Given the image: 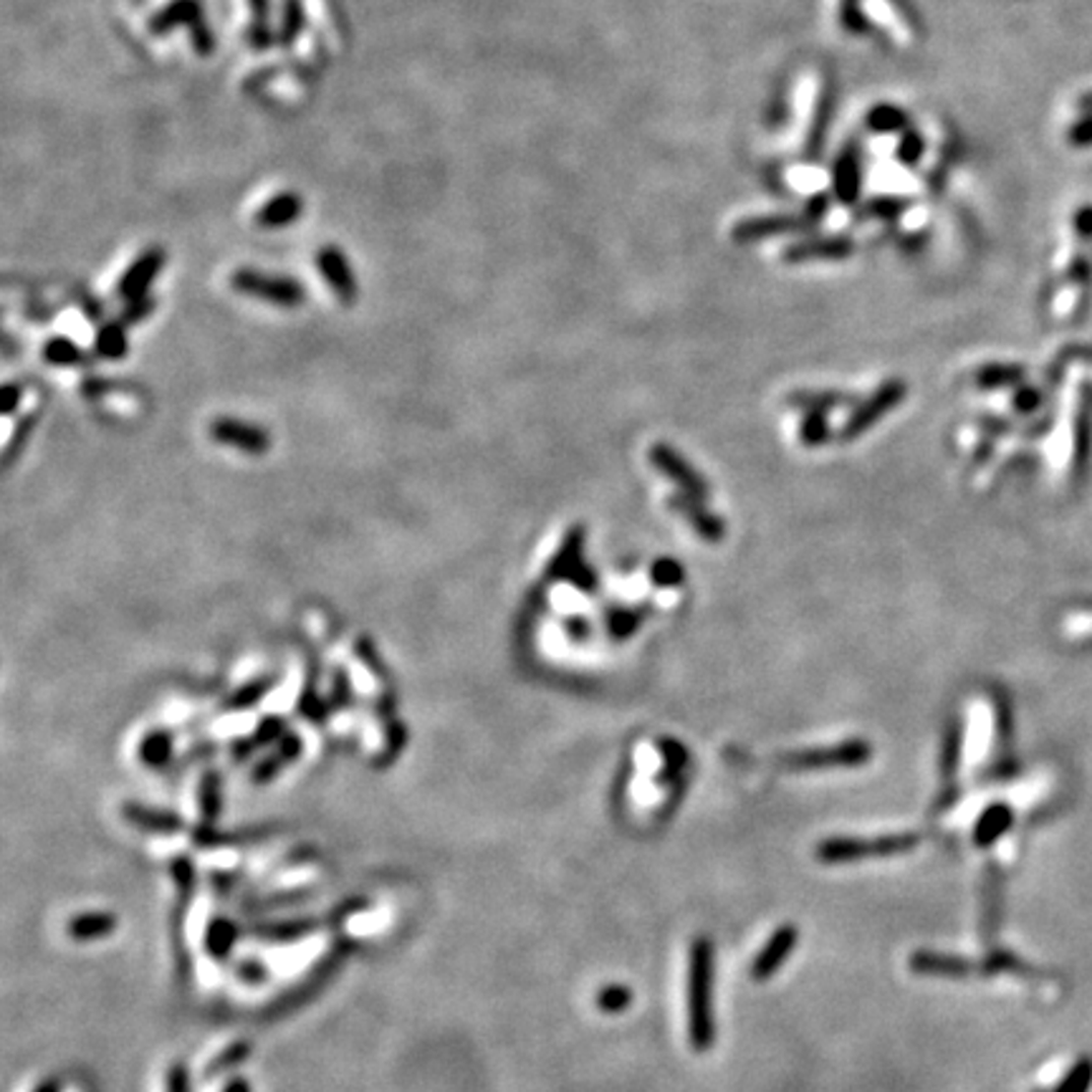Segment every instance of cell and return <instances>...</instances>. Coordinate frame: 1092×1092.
<instances>
[{
	"label": "cell",
	"mask_w": 1092,
	"mask_h": 1092,
	"mask_svg": "<svg viewBox=\"0 0 1092 1092\" xmlns=\"http://www.w3.org/2000/svg\"><path fill=\"white\" fill-rule=\"evenodd\" d=\"M711 981L713 954L708 941H698L691 954V1042L696 1049L711 1047L713 1017H711Z\"/></svg>",
	"instance_id": "6da1fadb"
},
{
	"label": "cell",
	"mask_w": 1092,
	"mask_h": 1092,
	"mask_svg": "<svg viewBox=\"0 0 1092 1092\" xmlns=\"http://www.w3.org/2000/svg\"><path fill=\"white\" fill-rule=\"evenodd\" d=\"M231 286L238 294H246V297L263 299V302H271L276 307L294 309L307 299V288L292 276H276V273H263L256 268H238L231 276Z\"/></svg>",
	"instance_id": "7a4b0ae2"
},
{
	"label": "cell",
	"mask_w": 1092,
	"mask_h": 1092,
	"mask_svg": "<svg viewBox=\"0 0 1092 1092\" xmlns=\"http://www.w3.org/2000/svg\"><path fill=\"white\" fill-rule=\"evenodd\" d=\"M915 845V837H880V840H830L820 847V857L825 862L862 860V857L895 855Z\"/></svg>",
	"instance_id": "3957f363"
},
{
	"label": "cell",
	"mask_w": 1092,
	"mask_h": 1092,
	"mask_svg": "<svg viewBox=\"0 0 1092 1092\" xmlns=\"http://www.w3.org/2000/svg\"><path fill=\"white\" fill-rule=\"evenodd\" d=\"M210 438L246 455H263L271 448V436H268L266 428L238 421V417H215L210 423Z\"/></svg>",
	"instance_id": "277c9868"
},
{
	"label": "cell",
	"mask_w": 1092,
	"mask_h": 1092,
	"mask_svg": "<svg viewBox=\"0 0 1092 1092\" xmlns=\"http://www.w3.org/2000/svg\"><path fill=\"white\" fill-rule=\"evenodd\" d=\"M165 268V251L163 248H147L134 258L132 266L122 273L117 283V297L122 302H137L144 299L149 292V283L157 278V273Z\"/></svg>",
	"instance_id": "5b68a950"
},
{
	"label": "cell",
	"mask_w": 1092,
	"mask_h": 1092,
	"mask_svg": "<svg viewBox=\"0 0 1092 1092\" xmlns=\"http://www.w3.org/2000/svg\"><path fill=\"white\" fill-rule=\"evenodd\" d=\"M317 268L327 278L329 288L336 294V299L344 304H351L357 299V278L351 271L349 261L336 246H327L317 253Z\"/></svg>",
	"instance_id": "8992f818"
},
{
	"label": "cell",
	"mask_w": 1092,
	"mask_h": 1092,
	"mask_svg": "<svg viewBox=\"0 0 1092 1092\" xmlns=\"http://www.w3.org/2000/svg\"><path fill=\"white\" fill-rule=\"evenodd\" d=\"M304 213V200L302 195L292 193H276L273 198H268L261 208L256 210L253 220L258 228H268V231H276V228L292 226L294 220H299V215Z\"/></svg>",
	"instance_id": "52a82bcc"
},
{
	"label": "cell",
	"mask_w": 1092,
	"mask_h": 1092,
	"mask_svg": "<svg viewBox=\"0 0 1092 1092\" xmlns=\"http://www.w3.org/2000/svg\"><path fill=\"white\" fill-rule=\"evenodd\" d=\"M794 944H796L794 925H781V928L771 936L769 944L764 946L762 954L757 956V961H754V969H752L754 979H759V981L769 979V976L774 974L781 964H784V959L791 954Z\"/></svg>",
	"instance_id": "ba28073f"
},
{
	"label": "cell",
	"mask_w": 1092,
	"mask_h": 1092,
	"mask_svg": "<svg viewBox=\"0 0 1092 1092\" xmlns=\"http://www.w3.org/2000/svg\"><path fill=\"white\" fill-rule=\"evenodd\" d=\"M200 20H203V8H200L198 0H173V3H168L163 10H157V13L149 18V30H152L154 36H163L170 34L173 28H178V25L193 28Z\"/></svg>",
	"instance_id": "9c48e42d"
},
{
	"label": "cell",
	"mask_w": 1092,
	"mask_h": 1092,
	"mask_svg": "<svg viewBox=\"0 0 1092 1092\" xmlns=\"http://www.w3.org/2000/svg\"><path fill=\"white\" fill-rule=\"evenodd\" d=\"M41 357L54 367H81L89 362V355H86L74 339H69V336H51V339H46Z\"/></svg>",
	"instance_id": "30bf717a"
},
{
	"label": "cell",
	"mask_w": 1092,
	"mask_h": 1092,
	"mask_svg": "<svg viewBox=\"0 0 1092 1092\" xmlns=\"http://www.w3.org/2000/svg\"><path fill=\"white\" fill-rule=\"evenodd\" d=\"M127 349V324L122 319L102 324L94 339V355L102 360H122Z\"/></svg>",
	"instance_id": "8fae6325"
},
{
	"label": "cell",
	"mask_w": 1092,
	"mask_h": 1092,
	"mask_svg": "<svg viewBox=\"0 0 1092 1092\" xmlns=\"http://www.w3.org/2000/svg\"><path fill=\"white\" fill-rule=\"evenodd\" d=\"M304 25H307V13H304L302 0H283L281 28H278V34H276L278 44L292 46L294 41L302 36Z\"/></svg>",
	"instance_id": "7c38bea8"
},
{
	"label": "cell",
	"mask_w": 1092,
	"mask_h": 1092,
	"mask_svg": "<svg viewBox=\"0 0 1092 1092\" xmlns=\"http://www.w3.org/2000/svg\"><path fill=\"white\" fill-rule=\"evenodd\" d=\"M173 754V736L165 731H152L144 736L142 747H139V757L147 764H165Z\"/></svg>",
	"instance_id": "4fadbf2b"
},
{
	"label": "cell",
	"mask_w": 1092,
	"mask_h": 1092,
	"mask_svg": "<svg viewBox=\"0 0 1092 1092\" xmlns=\"http://www.w3.org/2000/svg\"><path fill=\"white\" fill-rule=\"evenodd\" d=\"M276 683V678L268 676V678H258V681L248 683V686L238 688L236 693H233L231 698H228V706L231 708H251L256 706L258 701H263V696H266L268 691H271V686Z\"/></svg>",
	"instance_id": "5bb4252c"
},
{
	"label": "cell",
	"mask_w": 1092,
	"mask_h": 1092,
	"mask_svg": "<svg viewBox=\"0 0 1092 1092\" xmlns=\"http://www.w3.org/2000/svg\"><path fill=\"white\" fill-rule=\"evenodd\" d=\"M299 749H302V742H299L297 736H286L281 742V747H278V752L273 754L271 759H266V762L258 764V771L256 776L258 779H268V776L273 774V771H278V766H281V762H292V759H297Z\"/></svg>",
	"instance_id": "9a60e30c"
},
{
	"label": "cell",
	"mask_w": 1092,
	"mask_h": 1092,
	"mask_svg": "<svg viewBox=\"0 0 1092 1092\" xmlns=\"http://www.w3.org/2000/svg\"><path fill=\"white\" fill-rule=\"evenodd\" d=\"M1092 1083V1059H1080L1073 1073L1063 1080L1057 1092H1088Z\"/></svg>",
	"instance_id": "2e32d148"
},
{
	"label": "cell",
	"mask_w": 1092,
	"mask_h": 1092,
	"mask_svg": "<svg viewBox=\"0 0 1092 1092\" xmlns=\"http://www.w3.org/2000/svg\"><path fill=\"white\" fill-rule=\"evenodd\" d=\"M190 39H193V46H195V51H198V54H203V56L213 54L215 36H213V30L208 28V23H205V18L200 20V23H195L193 28H190Z\"/></svg>",
	"instance_id": "e0dca14e"
},
{
	"label": "cell",
	"mask_w": 1092,
	"mask_h": 1092,
	"mask_svg": "<svg viewBox=\"0 0 1092 1092\" xmlns=\"http://www.w3.org/2000/svg\"><path fill=\"white\" fill-rule=\"evenodd\" d=\"M152 309H154V299L152 297H144V299H137V302H129L127 309H124V314H122V322L129 327V324L139 322V319H144L147 314H152Z\"/></svg>",
	"instance_id": "ac0fdd59"
},
{
	"label": "cell",
	"mask_w": 1092,
	"mask_h": 1092,
	"mask_svg": "<svg viewBox=\"0 0 1092 1092\" xmlns=\"http://www.w3.org/2000/svg\"><path fill=\"white\" fill-rule=\"evenodd\" d=\"M283 728H286V726H283L281 718H276V716L266 718V721L258 723V728H256V744H271V742H276V738L283 733Z\"/></svg>",
	"instance_id": "d6986e66"
},
{
	"label": "cell",
	"mask_w": 1092,
	"mask_h": 1092,
	"mask_svg": "<svg viewBox=\"0 0 1092 1092\" xmlns=\"http://www.w3.org/2000/svg\"><path fill=\"white\" fill-rule=\"evenodd\" d=\"M599 1004H602L604 1009H609V1012H620L625 1004H630V988H604Z\"/></svg>",
	"instance_id": "ffe728a7"
},
{
	"label": "cell",
	"mask_w": 1092,
	"mask_h": 1092,
	"mask_svg": "<svg viewBox=\"0 0 1092 1092\" xmlns=\"http://www.w3.org/2000/svg\"><path fill=\"white\" fill-rule=\"evenodd\" d=\"M248 39H251L253 49H268V46L273 44V34L268 25H261V23H253L251 30H248Z\"/></svg>",
	"instance_id": "44dd1931"
},
{
	"label": "cell",
	"mask_w": 1092,
	"mask_h": 1092,
	"mask_svg": "<svg viewBox=\"0 0 1092 1092\" xmlns=\"http://www.w3.org/2000/svg\"><path fill=\"white\" fill-rule=\"evenodd\" d=\"M18 395H20V387L15 385V382H8L3 390V412L5 415H10V412L15 410V405H18Z\"/></svg>",
	"instance_id": "7402d4cb"
},
{
	"label": "cell",
	"mask_w": 1092,
	"mask_h": 1092,
	"mask_svg": "<svg viewBox=\"0 0 1092 1092\" xmlns=\"http://www.w3.org/2000/svg\"><path fill=\"white\" fill-rule=\"evenodd\" d=\"M253 23L268 25V0H251Z\"/></svg>",
	"instance_id": "603a6c76"
}]
</instances>
